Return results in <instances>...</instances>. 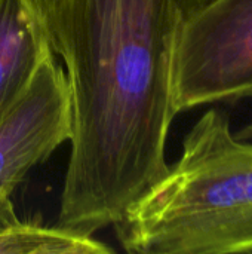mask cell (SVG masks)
I'll use <instances>...</instances> for the list:
<instances>
[{"mask_svg": "<svg viewBox=\"0 0 252 254\" xmlns=\"http://www.w3.org/2000/svg\"><path fill=\"white\" fill-rule=\"evenodd\" d=\"M21 3L56 55L67 0H21Z\"/></svg>", "mask_w": 252, "mask_h": 254, "instance_id": "cell-7", "label": "cell"}, {"mask_svg": "<svg viewBox=\"0 0 252 254\" xmlns=\"http://www.w3.org/2000/svg\"><path fill=\"white\" fill-rule=\"evenodd\" d=\"M114 229L128 253H252V138L236 137L224 112L208 110L178 161Z\"/></svg>", "mask_w": 252, "mask_h": 254, "instance_id": "cell-2", "label": "cell"}, {"mask_svg": "<svg viewBox=\"0 0 252 254\" xmlns=\"http://www.w3.org/2000/svg\"><path fill=\"white\" fill-rule=\"evenodd\" d=\"M73 132V112L64 68L52 49L37 63L27 85L0 118V210L24 177Z\"/></svg>", "mask_w": 252, "mask_h": 254, "instance_id": "cell-4", "label": "cell"}, {"mask_svg": "<svg viewBox=\"0 0 252 254\" xmlns=\"http://www.w3.org/2000/svg\"><path fill=\"white\" fill-rule=\"evenodd\" d=\"M178 0H67L56 55L73 112L58 223L114 226L166 171Z\"/></svg>", "mask_w": 252, "mask_h": 254, "instance_id": "cell-1", "label": "cell"}, {"mask_svg": "<svg viewBox=\"0 0 252 254\" xmlns=\"http://www.w3.org/2000/svg\"><path fill=\"white\" fill-rule=\"evenodd\" d=\"M252 85V0H209L178 27L172 60L175 113L239 100Z\"/></svg>", "mask_w": 252, "mask_h": 254, "instance_id": "cell-3", "label": "cell"}, {"mask_svg": "<svg viewBox=\"0 0 252 254\" xmlns=\"http://www.w3.org/2000/svg\"><path fill=\"white\" fill-rule=\"evenodd\" d=\"M178 1H180L181 15H183V18H186L209 0H178Z\"/></svg>", "mask_w": 252, "mask_h": 254, "instance_id": "cell-8", "label": "cell"}, {"mask_svg": "<svg viewBox=\"0 0 252 254\" xmlns=\"http://www.w3.org/2000/svg\"><path fill=\"white\" fill-rule=\"evenodd\" d=\"M113 250L61 225L43 226L18 219L7 205L0 210V254H105Z\"/></svg>", "mask_w": 252, "mask_h": 254, "instance_id": "cell-6", "label": "cell"}, {"mask_svg": "<svg viewBox=\"0 0 252 254\" xmlns=\"http://www.w3.org/2000/svg\"><path fill=\"white\" fill-rule=\"evenodd\" d=\"M241 98H252V85L250 86V88H247L245 91H242V92H241V95H239V100H241ZM235 135H236V137H239V138L251 140L252 138V124L251 125H248V127H245V128H242L241 131H238Z\"/></svg>", "mask_w": 252, "mask_h": 254, "instance_id": "cell-9", "label": "cell"}, {"mask_svg": "<svg viewBox=\"0 0 252 254\" xmlns=\"http://www.w3.org/2000/svg\"><path fill=\"white\" fill-rule=\"evenodd\" d=\"M50 49L21 0H0V118Z\"/></svg>", "mask_w": 252, "mask_h": 254, "instance_id": "cell-5", "label": "cell"}]
</instances>
